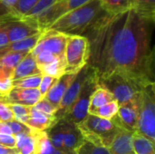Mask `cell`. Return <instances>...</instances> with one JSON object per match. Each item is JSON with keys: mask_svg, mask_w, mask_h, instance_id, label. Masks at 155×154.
Here are the masks:
<instances>
[{"mask_svg": "<svg viewBox=\"0 0 155 154\" xmlns=\"http://www.w3.org/2000/svg\"><path fill=\"white\" fill-rule=\"evenodd\" d=\"M154 26L155 12H104L83 34L89 43L87 64L97 79L120 74L143 85L154 84Z\"/></svg>", "mask_w": 155, "mask_h": 154, "instance_id": "obj_1", "label": "cell"}, {"mask_svg": "<svg viewBox=\"0 0 155 154\" xmlns=\"http://www.w3.org/2000/svg\"><path fill=\"white\" fill-rule=\"evenodd\" d=\"M103 13L101 0H90L59 18L48 29L58 31L66 35H83Z\"/></svg>", "mask_w": 155, "mask_h": 154, "instance_id": "obj_2", "label": "cell"}, {"mask_svg": "<svg viewBox=\"0 0 155 154\" xmlns=\"http://www.w3.org/2000/svg\"><path fill=\"white\" fill-rule=\"evenodd\" d=\"M82 133L84 141L99 147L109 148L119 128L112 122L89 114L86 118L76 125Z\"/></svg>", "mask_w": 155, "mask_h": 154, "instance_id": "obj_3", "label": "cell"}, {"mask_svg": "<svg viewBox=\"0 0 155 154\" xmlns=\"http://www.w3.org/2000/svg\"><path fill=\"white\" fill-rule=\"evenodd\" d=\"M98 86L110 92L119 105L136 102L145 85L120 74L97 79Z\"/></svg>", "mask_w": 155, "mask_h": 154, "instance_id": "obj_4", "label": "cell"}, {"mask_svg": "<svg viewBox=\"0 0 155 154\" xmlns=\"http://www.w3.org/2000/svg\"><path fill=\"white\" fill-rule=\"evenodd\" d=\"M136 133L155 143V85L143 87L138 99V122Z\"/></svg>", "mask_w": 155, "mask_h": 154, "instance_id": "obj_5", "label": "cell"}, {"mask_svg": "<svg viewBox=\"0 0 155 154\" xmlns=\"http://www.w3.org/2000/svg\"><path fill=\"white\" fill-rule=\"evenodd\" d=\"M89 58V43L85 36L67 35L64 49V74H77L87 64Z\"/></svg>", "mask_w": 155, "mask_h": 154, "instance_id": "obj_6", "label": "cell"}, {"mask_svg": "<svg viewBox=\"0 0 155 154\" xmlns=\"http://www.w3.org/2000/svg\"><path fill=\"white\" fill-rule=\"evenodd\" d=\"M97 86V76L93 69L92 73L85 80L77 98L75 99L63 120L75 125L82 123L88 115L90 100Z\"/></svg>", "mask_w": 155, "mask_h": 154, "instance_id": "obj_7", "label": "cell"}, {"mask_svg": "<svg viewBox=\"0 0 155 154\" xmlns=\"http://www.w3.org/2000/svg\"><path fill=\"white\" fill-rule=\"evenodd\" d=\"M0 21L5 28L9 43L24 40L43 32L34 21L29 19L7 15L1 17Z\"/></svg>", "mask_w": 155, "mask_h": 154, "instance_id": "obj_8", "label": "cell"}, {"mask_svg": "<svg viewBox=\"0 0 155 154\" xmlns=\"http://www.w3.org/2000/svg\"><path fill=\"white\" fill-rule=\"evenodd\" d=\"M89 1L90 0H58L50 8L45 10L32 21H34L39 28L44 31L48 29L55 21L67 13L76 9Z\"/></svg>", "mask_w": 155, "mask_h": 154, "instance_id": "obj_9", "label": "cell"}, {"mask_svg": "<svg viewBox=\"0 0 155 154\" xmlns=\"http://www.w3.org/2000/svg\"><path fill=\"white\" fill-rule=\"evenodd\" d=\"M66 39L67 35L63 33L53 29H45L41 33L38 41L31 53L35 55L40 52H47L56 57L64 58Z\"/></svg>", "mask_w": 155, "mask_h": 154, "instance_id": "obj_10", "label": "cell"}, {"mask_svg": "<svg viewBox=\"0 0 155 154\" xmlns=\"http://www.w3.org/2000/svg\"><path fill=\"white\" fill-rule=\"evenodd\" d=\"M92 71H93V68L89 66L88 64H86L77 73L75 78L74 79V81L68 87L67 91L65 92L64 97L62 98L54 114V118L56 122L62 120L65 116L70 107L72 106V104L77 98L85 80L87 79L89 74L92 73Z\"/></svg>", "mask_w": 155, "mask_h": 154, "instance_id": "obj_11", "label": "cell"}, {"mask_svg": "<svg viewBox=\"0 0 155 154\" xmlns=\"http://www.w3.org/2000/svg\"><path fill=\"white\" fill-rule=\"evenodd\" d=\"M29 52L12 53L0 57V93L5 95L12 89V75L15 66Z\"/></svg>", "mask_w": 155, "mask_h": 154, "instance_id": "obj_12", "label": "cell"}, {"mask_svg": "<svg viewBox=\"0 0 155 154\" xmlns=\"http://www.w3.org/2000/svg\"><path fill=\"white\" fill-rule=\"evenodd\" d=\"M112 122L119 129L136 133L138 122V100L136 102L119 105L117 114Z\"/></svg>", "mask_w": 155, "mask_h": 154, "instance_id": "obj_13", "label": "cell"}, {"mask_svg": "<svg viewBox=\"0 0 155 154\" xmlns=\"http://www.w3.org/2000/svg\"><path fill=\"white\" fill-rule=\"evenodd\" d=\"M3 99L8 104H19L33 107L41 99V96L38 89L12 88L9 93L3 96Z\"/></svg>", "mask_w": 155, "mask_h": 154, "instance_id": "obj_14", "label": "cell"}, {"mask_svg": "<svg viewBox=\"0 0 155 154\" xmlns=\"http://www.w3.org/2000/svg\"><path fill=\"white\" fill-rule=\"evenodd\" d=\"M77 74H64L56 82V84L52 87V89L45 95V99L50 102L54 106L57 108L62 98L64 97L68 87L75 78Z\"/></svg>", "mask_w": 155, "mask_h": 154, "instance_id": "obj_15", "label": "cell"}, {"mask_svg": "<svg viewBox=\"0 0 155 154\" xmlns=\"http://www.w3.org/2000/svg\"><path fill=\"white\" fill-rule=\"evenodd\" d=\"M134 133L119 129L110 147V154H134L133 147Z\"/></svg>", "mask_w": 155, "mask_h": 154, "instance_id": "obj_16", "label": "cell"}, {"mask_svg": "<svg viewBox=\"0 0 155 154\" xmlns=\"http://www.w3.org/2000/svg\"><path fill=\"white\" fill-rule=\"evenodd\" d=\"M36 74H42L35 63V56L32 54L30 51L15 66L12 75V82L21 78L33 76Z\"/></svg>", "mask_w": 155, "mask_h": 154, "instance_id": "obj_17", "label": "cell"}, {"mask_svg": "<svg viewBox=\"0 0 155 154\" xmlns=\"http://www.w3.org/2000/svg\"><path fill=\"white\" fill-rule=\"evenodd\" d=\"M56 123L57 122L54 120V116L45 114L35 110L34 107H31L29 117L25 125H27L33 132L39 133L47 131Z\"/></svg>", "mask_w": 155, "mask_h": 154, "instance_id": "obj_18", "label": "cell"}, {"mask_svg": "<svg viewBox=\"0 0 155 154\" xmlns=\"http://www.w3.org/2000/svg\"><path fill=\"white\" fill-rule=\"evenodd\" d=\"M63 120V119H62ZM64 121V150L67 152H75V150L84 142L81 132L74 123Z\"/></svg>", "mask_w": 155, "mask_h": 154, "instance_id": "obj_19", "label": "cell"}, {"mask_svg": "<svg viewBox=\"0 0 155 154\" xmlns=\"http://www.w3.org/2000/svg\"><path fill=\"white\" fill-rule=\"evenodd\" d=\"M40 34H38L32 37H29V38H26L24 40H20V41H16V42L8 43L5 45L0 46V57L6 55L8 54H12V53L32 51V49L35 46Z\"/></svg>", "mask_w": 155, "mask_h": 154, "instance_id": "obj_20", "label": "cell"}, {"mask_svg": "<svg viewBox=\"0 0 155 154\" xmlns=\"http://www.w3.org/2000/svg\"><path fill=\"white\" fill-rule=\"evenodd\" d=\"M37 133L15 135V149L18 154H37Z\"/></svg>", "mask_w": 155, "mask_h": 154, "instance_id": "obj_21", "label": "cell"}, {"mask_svg": "<svg viewBox=\"0 0 155 154\" xmlns=\"http://www.w3.org/2000/svg\"><path fill=\"white\" fill-rule=\"evenodd\" d=\"M114 101H115V99L110 92H108L104 88L97 86V88L95 89V91L94 92V93L91 97L88 113L91 114L96 109L104 106V104H106L108 103L114 102Z\"/></svg>", "mask_w": 155, "mask_h": 154, "instance_id": "obj_22", "label": "cell"}, {"mask_svg": "<svg viewBox=\"0 0 155 154\" xmlns=\"http://www.w3.org/2000/svg\"><path fill=\"white\" fill-rule=\"evenodd\" d=\"M51 144L57 150H64V121L60 120L46 131Z\"/></svg>", "mask_w": 155, "mask_h": 154, "instance_id": "obj_23", "label": "cell"}, {"mask_svg": "<svg viewBox=\"0 0 155 154\" xmlns=\"http://www.w3.org/2000/svg\"><path fill=\"white\" fill-rule=\"evenodd\" d=\"M104 12L118 14L133 7L132 0H101Z\"/></svg>", "mask_w": 155, "mask_h": 154, "instance_id": "obj_24", "label": "cell"}, {"mask_svg": "<svg viewBox=\"0 0 155 154\" xmlns=\"http://www.w3.org/2000/svg\"><path fill=\"white\" fill-rule=\"evenodd\" d=\"M133 147L134 154H155L154 143L138 133H134Z\"/></svg>", "mask_w": 155, "mask_h": 154, "instance_id": "obj_25", "label": "cell"}, {"mask_svg": "<svg viewBox=\"0 0 155 154\" xmlns=\"http://www.w3.org/2000/svg\"><path fill=\"white\" fill-rule=\"evenodd\" d=\"M64 58H56L51 64L42 67L40 71L43 75H47L58 79L63 74H64Z\"/></svg>", "mask_w": 155, "mask_h": 154, "instance_id": "obj_26", "label": "cell"}, {"mask_svg": "<svg viewBox=\"0 0 155 154\" xmlns=\"http://www.w3.org/2000/svg\"><path fill=\"white\" fill-rule=\"evenodd\" d=\"M43 74H36L21 78L12 82V88L18 89H38Z\"/></svg>", "mask_w": 155, "mask_h": 154, "instance_id": "obj_27", "label": "cell"}, {"mask_svg": "<svg viewBox=\"0 0 155 154\" xmlns=\"http://www.w3.org/2000/svg\"><path fill=\"white\" fill-rule=\"evenodd\" d=\"M119 110V104L116 101L104 104V106L96 109L93 113V115H95L97 117L106 119V120H112L118 113Z\"/></svg>", "mask_w": 155, "mask_h": 154, "instance_id": "obj_28", "label": "cell"}, {"mask_svg": "<svg viewBox=\"0 0 155 154\" xmlns=\"http://www.w3.org/2000/svg\"><path fill=\"white\" fill-rule=\"evenodd\" d=\"M39 0H19L15 8L9 14L15 17H25Z\"/></svg>", "mask_w": 155, "mask_h": 154, "instance_id": "obj_29", "label": "cell"}, {"mask_svg": "<svg viewBox=\"0 0 155 154\" xmlns=\"http://www.w3.org/2000/svg\"><path fill=\"white\" fill-rule=\"evenodd\" d=\"M58 0H39L36 3V5L31 9V11L25 17H23V18L29 19V20H33L36 16H38L39 15H41L42 13H44L45 10H47L48 8H50Z\"/></svg>", "mask_w": 155, "mask_h": 154, "instance_id": "obj_30", "label": "cell"}, {"mask_svg": "<svg viewBox=\"0 0 155 154\" xmlns=\"http://www.w3.org/2000/svg\"><path fill=\"white\" fill-rule=\"evenodd\" d=\"M74 152L75 154H110L107 148L95 146L84 140Z\"/></svg>", "mask_w": 155, "mask_h": 154, "instance_id": "obj_31", "label": "cell"}, {"mask_svg": "<svg viewBox=\"0 0 155 154\" xmlns=\"http://www.w3.org/2000/svg\"><path fill=\"white\" fill-rule=\"evenodd\" d=\"M8 105L14 114V119L25 124L29 117L31 107L19 105V104H8Z\"/></svg>", "mask_w": 155, "mask_h": 154, "instance_id": "obj_32", "label": "cell"}, {"mask_svg": "<svg viewBox=\"0 0 155 154\" xmlns=\"http://www.w3.org/2000/svg\"><path fill=\"white\" fill-rule=\"evenodd\" d=\"M7 125L9 126V128L11 129L12 134L14 136L18 135V134H31L34 133L35 132H33L27 125L16 121V120H12L6 123Z\"/></svg>", "mask_w": 155, "mask_h": 154, "instance_id": "obj_33", "label": "cell"}, {"mask_svg": "<svg viewBox=\"0 0 155 154\" xmlns=\"http://www.w3.org/2000/svg\"><path fill=\"white\" fill-rule=\"evenodd\" d=\"M59 79V78H58ZM57 78H54V77H51V76H47V75H43L42 77V80H41V83H40V85L38 87V90H39V93H40V96H41V99L42 98H45V95L47 94V93L52 89V87L56 84Z\"/></svg>", "mask_w": 155, "mask_h": 154, "instance_id": "obj_34", "label": "cell"}, {"mask_svg": "<svg viewBox=\"0 0 155 154\" xmlns=\"http://www.w3.org/2000/svg\"><path fill=\"white\" fill-rule=\"evenodd\" d=\"M35 110L45 113V114H47V115H50V116H54L55 111H56V107L54 106L50 102H48L45 98H42L40 99L34 106H33Z\"/></svg>", "mask_w": 155, "mask_h": 154, "instance_id": "obj_35", "label": "cell"}, {"mask_svg": "<svg viewBox=\"0 0 155 154\" xmlns=\"http://www.w3.org/2000/svg\"><path fill=\"white\" fill-rule=\"evenodd\" d=\"M34 56H35V63H36L39 69H41L42 67L51 64L56 58H59V57H56L55 55H54L50 53H47V52H40L38 54H35Z\"/></svg>", "mask_w": 155, "mask_h": 154, "instance_id": "obj_36", "label": "cell"}, {"mask_svg": "<svg viewBox=\"0 0 155 154\" xmlns=\"http://www.w3.org/2000/svg\"><path fill=\"white\" fill-rule=\"evenodd\" d=\"M12 120H14V114L9 108L8 103H6L2 97L0 99V122L7 123Z\"/></svg>", "mask_w": 155, "mask_h": 154, "instance_id": "obj_37", "label": "cell"}, {"mask_svg": "<svg viewBox=\"0 0 155 154\" xmlns=\"http://www.w3.org/2000/svg\"><path fill=\"white\" fill-rule=\"evenodd\" d=\"M133 7L155 12V0H132Z\"/></svg>", "mask_w": 155, "mask_h": 154, "instance_id": "obj_38", "label": "cell"}, {"mask_svg": "<svg viewBox=\"0 0 155 154\" xmlns=\"http://www.w3.org/2000/svg\"><path fill=\"white\" fill-rule=\"evenodd\" d=\"M0 145L8 148H15V136L8 134H0Z\"/></svg>", "mask_w": 155, "mask_h": 154, "instance_id": "obj_39", "label": "cell"}, {"mask_svg": "<svg viewBox=\"0 0 155 154\" xmlns=\"http://www.w3.org/2000/svg\"><path fill=\"white\" fill-rule=\"evenodd\" d=\"M19 0H0V3L8 10L9 14L11 13V11L15 8V6L16 5V4L18 3Z\"/></svg>", "mask_w": 155, "mask_h": 154, "instance_id": "obj_40", "label": "cell"}, {"mask_svg": "<svg viewBox=\"0 0 155 154\" xmlns=\"http://www.w3.org/2000/svg\"><path fill=\"white\" fill-rule=\"evenodd\" d=\"M0 134H8V135H13L11 129L7 125L6 123L0 122Z\"/></svg>", "mask_w": 155, "mask_h": 154, "instance_id": "obj_41", "label": "cell"}, {"mask_svg": "<svg viewBox=\"0 0 155 154\" xmlns=\"http://www.w3.org/2000/svg\"><path fill=\"white\" fill-rule=\"evenodd\" d=\"M0 154H18L15 148H8L0 145Z\"/></svg>", "mask_w": 155, "mask_h": 154, "instance_id": "obj_42", "label": "cell"}, {"mask_svg": "<svg viewBox=\"0 0 155 154\" xmlns=\"http://www.w3.org/2000/svg\"><path fill=\"white\" fill-rule=\"evenodd\" d=\"M5 14H6V10H5V8L2 5V4L0 3V18H1L2 16H4Z\"/></svg>", "mask_w": 155, "mask_h": 154, "instance_id": "obj_43", "label": "cell"}, {"mask_svg": "<svg viewBox=\"0 0 155 154\" xmlns=\"http://www.w3.org/2000/svg\"><path fill=\"white\" fill-rule=\"evenodd\" d=\"M2 97H3V95H2V94H1V93H0V99H1V98H2Z\"/></svg>", "mask_w": 155, "mask_h": 154, "instance_id": "obj_44", "label": "cell"}]
</instances>
